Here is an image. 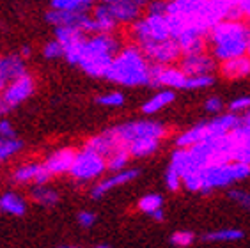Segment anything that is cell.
<instances>
[{
	"instance_id": "38",
	"label": "cell",
	"mask_w": 250,
	"mask_h": 248,
	"mask_svg": "<svg viewBox=\"0 0 250 248\" xmlns=\"http://www.w3.org/2000/svg\"><path fill=\"white\" fill-rule=\"evenodd\" d=\"M165 185H167V188L170 191H178L179 186H181V177L174 170L167 168V172H165Z\"/></svg>"
},
{
	"instance_id": "48",
	"label": "cell",
	"mask_w": 250,
	"mask_h": 248,
	"mask_svg": "<svg viewBox=\"0 0 250 248\" xmlns=\"http://www.w3.org/2000/svg\"><path fill=\"white\" fill-rule=\"evenodd\" d=\"M4 87H5V82L0 78V91H4Z\"/></svg>"
},
{
	"instance_id": "42",
	"label": "cell",
	"mask_w": 250,
	"mask_h": 248,
	"mask_svg": "<svg viewBox=\"0 0 250 248\" xmlns=\"http://www.w3.org/2000/svg\"><path fill=\"white\" fill-rule=\"evenodd\" d=\"M222 100L220 98H217V96H213V98H209V100L206 101V110L208 112H220L222 110Z\"/></svg>"
},
{
	"instance_id": "29",
	"label": "cell",
	"mask_w": 250,
	"mask_h": 248,
	"mask_svg": "<svg viewBox=\"0 0 250 248\" xmlns=\"http://www.w3.org/2000/svg\"><path fill=\"white\" fill-rule=\"evenodd\" d=\"M245 236L240 229H218L213 232L204 234V241H238Z\"/></svg>"
},
{
	"instance_id": "46",
	"label": "cell",
	"mask_w": 250,
	"mask_h": 248,
	"mask_svg": "<svg viewBox=\"0 0 250 248\" xmlns=\"http://www.w3.org/2000/svg\"><path fill=\"white\" fill-rule=\"evenodd\" d=\"M151 216H153V218L156 220V222H162V220H164V211H162V209H160V211H154V213Z\"/></svg>"
},
{
	"instance_id": "19",
	"label": "cell",
	"mask_w": 250,
	"mask_h": 248,
	"mask_svg": "<svg viewBox=\"0 0 250 248\" xmlns=\"http://www.w3.org/2000/svg\"><path fill=\"white\" fill-rule=\"evenodd\" d=\"M240 124H241V119L236 114L218 115V117H215V119L208 121L211 139H217V137H226V135L232 133V131H234Z\"/></svg>"
},
{
	"instance_id": "1",
	"label": "cell",
	"mask_w": 250,
	"mask_h": 248,
	"mask_svg": "<svg viewBox=\"0 0 250 248\" xmlns=\"http://www.w3.org/2000/svg\"><path fill=\"white\" fill-rule=\"evenodd\" d=\"M208 39L213 44V55L220 62L247 55L250 27L240 20H224L209 29Z\"/></svg>"
},
{
	"instance_id": "26",
	"label": "cell",
	"mask_w": 250,
	"mask_h": 248,
	"mask_svg": "<svg viewBox=\"0 0 250 248\" xmlns=\"http://www.w3.org/2000/svg\"><path fill=\"white\" fill-rule=\"evenodd\" d=\"M92 20H94V23H96V32L98 34H110L112 30L116 29V21L112 20L110 13L106 11L105 4L98 5L94 7V15H92Z\"/></svg>"
},
{
	"instance_id": "44",
	"label": "cell",
	"mask_w": 250,
	"mask_h": 248,
	"mask_svg": "<svg viewBox=\"0 0 250 248\" xmlns=\"http://www.w3.org/2000/svg\"><path fill=\"white\" fill-rule=\"evenodd\" d=\"M238 5H240L241 15L250 16V2H238Z\"/></svg>"
},
{
	"instance_id": "37",
	"label": "cell",
	"mask_w": 250,
	"mask_h": 248,
	"mask_svg": "<svg viewBox=\"0 0 250 248\" xmlns=\"http://www.w3.org/2000/svg\"><path fill=\"white\" fill-rule=\"evenodd\" d=\"M229 197H231L236 204H240V206H243V207H247V209H250V193L249 191L231 190L229 191Z\"/></svg>"
},
{
	"instance_id": "5",
	"label": "cell",
	"mask_w": 250,
	"mask_h": 248,
	"mask_svg": "<svg viewBox=\"0 0 250 248\" xmlns=\"http://www.w3.org/2000/svg\"><path fill=\"white\" fill-rule=\"evenodd\" d=\"M117 139L121 140L123 145H128V144L135 142V140L140 139H164L167 135V129H165L164 124L156 123V121H131V123H125L114 128Z\"/></svg>"
},
{
	"instance_id": "18",
	"label": "cell",
	"mask_w": 250,
	"mask_h": 248,
	"mask_svg": "<svg viewBox=\"0 0 250 248\" xmlns=\"http://www.w3.org/2000/svg\"><path fill=\"white\" fill-rule=\"evenodd\" d=\"M208 139H211L209 126H208V121H202V123H197L193 128L187 129L185 133L179 135L176 139V145H178V149H190L195 144H201Z\"/></svg>"
},
{
	"instance_id": "12",
	"label": "cell",
	"mask_w": 250,
	"mask_h": 248,
	"mask_svg": "<svg viewBox=\"0 0 250 248\" xmlns=\"http://www.w3.org/2000/svg\"><path fill=\"white\" fill-rule=\"evenodd\" d=\"M125 145L121 144V140L117 139V135L114 129H108V131H103L100 135H94L85 142V149L91 151V153H96L101 158H108L110 154H114L116 151L123 149Z\"/></svg>"
},
{
	"instance_id": "17",
	"label": "cell",
	"mask_w": 250,
	"mask_h": 248,
	"mask_svg": "<svg viewBox=\"0 0 250 248\" xmlns=\"http://www.w3.org/2000/svg\"><path fill=\"white\" fill-rule=\"evenodd\" d=\"M50 174L46 172V168L43 167V163H29V165H23L15 172V179L16 183H36L38 186L46 185V181L50 179Z\"/></svg>"
},
{
	"instance_id": "11",
	"label": "cell",
	"mask_w": 250,
	"mask_h": 248,
	"mask_svg": "<svg viewBox=\"0 0 250 248\" xmlns=\"http://www.w3.org/2000/svg\"><path fill=\"white\" fill-rule=\"evenodd\" d=\"M34 87H36V83H34L32 75L25 73V75L16 78V80L9 82V83L4 87L0 98H2V101H4L9 108H15V106H18L20 103H23V101L32 94Z\"/></svg>"
},
{
	"instance_id": "24",
	"label": "cell",
	"mask_w": 250,
	"mask_h": 248,
	"mask_svg": "<svg viewBox=\"0 0 250 248\" xmlns=\"http://www.w3.org/2000/svg\"><path fill=\"white\" fill-rule=\"evenodd\" d=\"M52 9L64 11V13H75V15H89L92 4L89 0H52Z\"/></svg>"
},
{
	"instance_id": "25",
	"label": "cell",
	"mask_w": 250,
	"mask_h": 248,
	"mask_svg": "<svg viewBox=\"0 0 250 248\" xmlns=\"http://www.w3.org/2000/svg\"><path fill=\"white\" fill-rule=\"evenodd\" d=\"M174 100H176L174 91H160L158 94H154L151 100L146 101L144 106H142V112L147 115L156 114V112H160V110L165 108L167 105H170Z\"/></svg>"
},
{
	"instance_id": "49",
	"label": "cell",
	"mask_w": 250,
	"mask_h": 248,
	"mask_svg": "<svg viewBox=\"0 0 250 248\" xmlns=\"http://www.w3.org/2000/svg\"><path fill=\"white\" fill-rule=\"evenodd\" d=\"M92 248H110L108 245H96V247H92Z\"/></svg>"
},
{
	"instance_id": "20",
	"label": "cell",
	"mask_w": 250,
	"mask_h": 248,
	"mask_svg": "<svg viewBox=\"0 0 250 248\" xmlns=\"http://www.w3.org/2000/svg\"><path fill=\"white\" fill-rule=\"evenodd\" d=\"M25 75V62L20 55L0 57V78L4 82H13Z\"/></svg>"
},
{
	"instance_id": "15",
	"label": "cell",
	"mask_w": 250,
	"mask_h": 248,
	"mask_svg": "<svg viewBox=\"0 0 250 248\" xmlns=\"http://www.w3.org/2000/svg\"><path fill=\"white\" fill-rule=\"evenodd\" d=\"M75 156H77V153H75L71 147H62L50 154V156L44 160L43 167L46 168V172H48L50 176L64 174V172H69L73 162H75Z\"/></svg>"
},
{
	"instance_id": "32",
	"label": "cell",
	"mask_w": 250,
	"mask_h": 248,
	"mask_svg": "<svg viewBox=\"0 0 250 248\" xmlns=\"http://www.w3.org/2000/svg\"><path fill=\"white\" fill-rule=\"evenodd\" d=\"M21 149V142L16 139H2L0 137V163L9 160L11 156H15Z\"/></svg>"
},
{
	"instance_id": "33",
	"label": "cell",
	"mask_w": 250,
	"mask_h": 248,
	"mask_svg": "<svg viewBox=\"0 0 250 248\" xmlns=\"http://www.w3.org/2000/svg\"><path fill=\"white\" fill-rule=\"evenodd\" d=\"M96 103L101 106H121L125 103V96L121 92H108V94L98 96Z\"/></svg>"
},
{
	"instance_id": "31",
	"label": "cell",
	"mask_w": 250,
	"mask_h": 248,
	"mask_svg": "<svg viewBox=\"0 0 250 248\" xmlns=\"http://www.w3.org/2000/svg\"><path fill=\"white\" fill-rule=\"evenodd\" d=\"M164 206V199L158 193H147L139 201V209L147 213V215H153L154 211H160Z\"/></svg>"
},
{
	"instance_id": "14",
	"label": "cell",
	"mask_w": 250,
	"mask_h": 248,
	"mask_svg": "<svg viewBox=\"0 0 250 248\" xmlns=\"http://www.w3.org/2000/svg\"><path fill=\"white\" fill-rule=\"evenodd\" d=\"M179 69L190 78L209 77L211 71L215 69V61H213V57H208L204 53H201V55H192V57H183Z\"/></svg>"
},
{
	"instance_id": "23",
	"label": "cell",
	"mask_w": 250,
	"mask_h": 248,
	"mask_svg": "<svg viewBox=\"0 0 250 248\" xmlns=\"http://www.w3.org/2000/svg\"><path fill=\"white\" fill-rule=\"evenodd\" d=\"M25 201L18 193H13V191H7L4 195L0 197V211H4L7 215L13 216H21L25 213Z\"/></svg>"
},
{
	"instance_id": "27",
	"label": "cell",
	"mask_w": 250,
	"mask_h": 248,
	"mask_svg": "<svg viewBox=\"0 0 250 248\" xmlns=\"http://www.w3.org/2000/svg\"><path fill=\"white\" fill-rule=\"evenodd\" d=\"M160 145V140L156 139H140V140H135V142L128 144L126 149H128V153L130 156H137V158H142V156H149L153 154Z\"/></svg>"
},
{
	"instance_id": "13",
	"label": "cell",
	"mask_w": 250,
	"mask_h": 248,
	"mask_svg": "<svg viewBox=\"0 0 250 248\" xmlns=\"http://www.w3.org/2000/svg\"><path fill=\"white\" fill-rule=\"evenodd\" d=\"M105 7L116 23L137 21L140 13H142V4L131 2V0H112V2H105Z\"/></svg>"
},
{
	"instance_id": "28",
	"label": "cell",
	"mask_w": 250,
	"mask_h": 248,
	"mask_svg": "<svg viewBox=\"0 0 250 248\" xmlns=\"http://www.w3.org/2000/svg\"><path fill=\"white\" fill-rule=\"evenodd\" d=\"M30 197H32V201L39 206H55L59 202V199H61L57 191L53 190V188H50V186H46V185L32 188Z\"/></svg>"
},
{
	"instance_id": "9",
	"label": "cell",
	"mask_w": 250,
	"mask_h": 248,
	"mask_svg": "<svg viewBox=\"0 0 250 248\" xmlns=\"http://www.w3.org/2000/svg\"><path fill=\"white\" fill-rule=\"evenodd\" d=\"M188 77L179 67L172 66H149V85L167 87V89H187Z\"/></svg>"
},
{
	"instance_id": "4",
	"label": "cell",
	"mask_w": 250,
	"mask_h": 248,
	"mask_svg": "<svg viewBox=\"0 0 250 248\" xmlns=\"http://www.w3.org/2000/svg\"><path fill=\"white\" fill-rule=\"evenodd\" d=\"M133 36L139 39V44L158 43L172 39L167 15H147L133 23Z\"/></svg>"
},
{
	"instance_id": "34",
	"label": "cell",
	"mask_w": 250,
	"mask_h": 248,
	"mask_svg": "<svg viewBox=\"0 0 250 248\" xmlns=\"http://www.w3.org/2000/svg\"><path fill=\"white\" fill-rule=\"evenodd\" d=\"M193 241H195V236L190 230H178L170 236V243L174 247H190Z\"/></svg>"
},
{
	"instance_id": "30",
	"label": "cell",
	"mask_w": 250,
	"mask_h": 248,
	"mask_svg": "<svg viewBox=\"0 0 250 248\" xmlns=\"http://www.w3.org/2000/svg\"><path fill=\"white\" fill-rule=\"evenodd\" d=\"M128 160H130V153H128V149L123 147L119 149V151H116L114 154H110V156L106 158V168L110 172H114V174H117V172H123L126 167V163H128Z\"/></svg>"
},
{
	"instance_id": "3",
	"label": "cell",
	"mask_w": 250,
	"mask_h": 248,
	"mask_svg": "<svg viewBox=\"0 0 250 248\" xmlns=\"http://www.w3.org/2000/svg\"><path fill=\"white\" fill-rule=\"evenodd\" d=\"M250 176V165L241 162L208 165L201 170V191H211L215 188H227L232 183L247 179Z\"/></svg>"
},
{
	"instance_id": "8",
	"label": "cell",
	"mask_w": 250,
	"mask_h": 248,
	"mask_svg": "<svg viewBox=\"0 0 250 248\" xmlns=\"http://www.w3.org/2000/svg\"><path fill=\"white\" fill-rule=\"evenodd\" d=\"M139 50L142 52L146 61L153 62L154 66H168L181 57V50L174 39L158 41V43H144L140 44Z\"/></svg>"
},
{
	"instance_id": "47",
	"label": "cell",
	"mask_w": 250,
	"mask_h": 248,
	"mask_svg": "<svg viewBox=\"0 0 250 248\" xmlns=\"http://www.w3.org/2000/svg\"><path fill=\"white\" fill-rule=\"evenodd\" d=\"M29 55H30V48L29 46H23V48H21V52H20V57L25 59V57H29Z\"/></svg>"
},
{
	"instance_id": "39",
	"label": "cell",
	"mask_w": 250,
	"mask_h": 248,
	"mask_svg": "<svg viewBox=\"0 0 250 248\" xmlns=\"http://www.w3.org/2000/svg\"><path fill=\"white\" fill-rule=\"evenodd\" d=\"M229 106H231L232 114H236V112H243V110L249 112L250 110V96H240V98H236Z\"/></svg>"
},
{
	"instance_id": "45",
	"label": "cell",
	"mask_w": 250,
	"mask_h": 248,
	"mask_svg": "<svg viewBox=\"0 0 250 248\" xmlns=\"http://www.w3.org/2000/svg\"><path fill=\"white\" fill-rule=\"evenodd\" d=\"M9 110H11L9 106L5 105L4 101H2V98H0V117H4V115L7 114V112H9Z\"/></svg>"
},
{
	"instance_id": "43",
	"label": "cell",
	"mask_w": 250,
	"mask_h": 248,
	"mask_svg": "<svg viewBox=\"0 0 250 248\" xmlns=\"http://www.w3.org/2000/svg\"><path fill=\"white\" fill-rule=\"evenodd\" d=\"M238 129H240L245 137H250V110L245 114V117L241 119V124L238 126Z\"/></svg>"
},
{
	"instance_id": "50",
	"label": "cell",
	"mask_w": 250,
	"mask_h": 248,
	"mask_svg": "<svg viewBox=\"0 0 250 248\" xmlns=\"http://www.w3.org/2000/svg\"><path fill=\"white\" fill-rule=\"evenodd\" d=\"M61 248H80V247H61Z\"/></svg>"
},
{
	"instance_id": "21",
	"label": "cell",
	"mask_w": 250,
	"mask_h": 248,
	"mask_svg": "<svg viewBox=\"0 0 250 248\" xmlns=\"http://www.w3.org/2000/svg\"><path fill=\"white\" fill-rule=\"evenodd\" d=\"M220 71H222V75H224V77L231 78V80L249 77V75H250V57L243 55V57L231 59V61L222 62Z\"/></svg>"
},
{
	"instance_id": "6",
	"label": "cell",
	"mask_w": 250,
	"mask_h": 248,
	"mask_svg": "<svg viewBox=\"0 0 250 248\" xmlns=\"http://www.w3.org/2000/svg\"><path fill=\"white\" fill-rule=\"evenodd\" d=\"M105 170V158H101L96 153H91V151L83 149V151L77 153V156H75V162H73L71 168H69V174L77 181H89V179H96Z\"/></svg>"
},
{
	"instance_id": "16",
	"label": "cell",
	"mask_w": 250,
	"mask_h": 248,
	"mask_svg": "<svg viewBox=\"0 0 250 248\" xmlns=\"http://www.w3.org/2000/svg\"><path fill=\"white\" fill-rule=\"evenodd\" d=\"M139 176V170L137 168H128V170H123V172H117V174H112L110 177H106L103 181L98 183L94 188H92L91 195L92 199H100L106 193V191L114 190L116 186H121V185H126V183H130L131 179Z\"/></svg>"
},
{
	"instance_id": "22",
	"label": "cell",
	"mask_w": 250,
	"mask_h": 248,
	"mask_svg": "<svg viewBox=\"0 0 250 248\" xmlns=\"http://www.w3.org/2000/svg\"><path fill=\"white\" fill-rule=\"evenodd\" d=\"M89 15H75V13H64V11H55L50 9L46 13V21L53 23L55 27H73V29H78L82 27L83 20Z\"/></svg>"
},
{
	"instance_id": "7",
	"label": "cell",
	"mask_w": 250,
	"mask_h": 248,
	"mask_svg": "<svg viewBox=\"0 0 250 248\" xmlns=\"http://www.w3.org/2000/svg\"><path fill=\"white\" fill-rule=\"evenodd\" d=\"M85 34L73 27H59L55 30V41L62 48V55L69 64H78L82 59L83 44H85Z\"/></svg>"
},
{
	"instance_id": "2",
	"label": "cell",
	"mask_w": 250,
	"mask_h": 248,
	"mask_svg": "<svg viewBox=\"0 0 250 248\" xmlns=\"http://www.w3.org/2000/svg\"><path fill=\"white\" fill-rule=\"evenodd\" d=\"M149 66L139 46H126L114 57L105 78L126 87L149 85Z\"/></svg>"
},
{
	"instance_id": "35",
	"label": "cell",
	"mask_w": 250,
	"mask_h": 248,
	"mask_svg": "<svg viewBox=\"0 0 250 248\" xmlns=\"http://www.w3.org/2000/svg\"><path fill=\"white\" fill-rule=\"evenodd\" d=\"M215 82V78L209 75V77H188L187 80V89H204V87H209Z\"/></svg>"
},
{
	"instance_id": "36",
	"label": "cell",
	"mask_w": 250,
	"mask_h": 248,
	"mask_svg": "<svg viewBox=\"0 0 250 248\" xmlns=\"http://www.w3.org/2000/svg\"><path fill=\"white\" fill-rule=\"evenodd\" d=\"M43 55L46 59H59V57H62V48H61V44L53 39V41H50V43L44 44Z\"/></svg>"
},
{
	"instance_id": "10",
	"label": "cell",
	"mask_w": 250,
	"mask_h": 248,
	"mask_svg": "<svg viewBox=\"0 0 250 248\" xmlns=\"http://www.w3.org/2000/svg\"><path fill=\"white\" fill-rule=\"evenodd\" d=\"M117 53H119V41L112 34H96V36H91V38L85 39L82 59L116 57Z\"/></svg>"
},
{
	"instance_id": "40",
	"label": "cell",
	"mask_w": 250,
	"mask_h": 248,
	"mask_svg": "<svg viewBox=\"0 0 250 248\" xmlns=\"http://www.w3.org/2000/svg\"><path fill=\"white\" fill-rule=\"evenodd\" d=\"M78 224L85 227V229H89V227L96 224V215L91 213V211H82V213H78Z\"/></svg>"
},
{
	"instance_id": "41",
	"label": "cell",
	"mask_w": 250,
	"mask_h": 248,
	"mask_svg": "<svg viewBox=\"0 0 250 248\" xmlns=\"http://www.w3.org/2000/svg\"><path fill=\"white\" fill-rule=\"evenodd\" d=\"M0 137L2 139H15V129L7 119L0 121Z\"/></svg>"
}]
</instances>
